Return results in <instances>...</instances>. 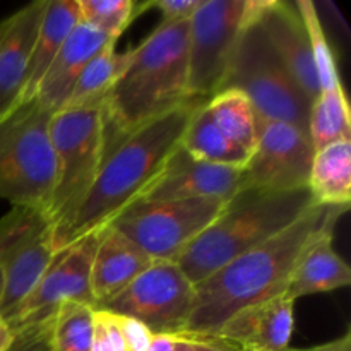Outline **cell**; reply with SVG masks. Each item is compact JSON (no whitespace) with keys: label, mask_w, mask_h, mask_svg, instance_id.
I'll return each mask as SVG.
<instances>
[{"label":"cell","mask_w":351,"mask_h":351,"mask_svg":"<svg viewBox=\"0 0 351 351\" xmlns=\"http://www.w3.org/2000/svg\"><path fill=\"white\" fill-rule=\"evenodd\" d=\"M206 108L226 139L250 158L261 129L259 117L250 99L237 89H223L206 101Z\"/></svg>","instance_id":"24"},{"label":"cell","mask_w":351,"mask_h":351,"mask_svg":"<svg viewBox=\"0 0 351 351\" xmlns=\"http://www.w3.org/2000/svg\"><path fill=\"white\" fill-rule=\"evenodd\" d=\"M136 243L110 225L103 226L91 266V295L95 308L119 295L153 264Z\"/></svg>","instance_id":"19"},{"label":"cell","mask_w":351,"mask_h":351,"mask_svg":"<svg viewBox=\"0 0 351 351\" xmlns=\"http://www.w3.org/2000/svg\"><path fill=\"white\" fill-rule=\"evenodd\" d=\"M50 321L17 331L16 339H14L9 351H48Z\"/></svg>","instance_id":"32"},{"label":"cell","mask_w":351,"mask_h":351,"mask_svg":"<svg viewBox=\"0 0 351 351\" xmlns=\"http://www.w3.org/2000/svg\"><path fill=\"white\" fill-rule=\"evenodd\" d=\"M307 187L315 204L351 206V141L329 144L314 153Z\"/></svg>","instance_id":"22"},{"label":"cell","mask_w":351,"mask_h":351,"mask_svg":"<svg viewBox=\"0 0 351 351\" xmlns=\"http://www.w3.org/2000/svg\"><path fill=\"white\" fill-rule=\"evenodd\" d=\"M99 237L101 228L79 237L55 254L40 283L9 321L14 332L50 321L58 305L65 302H82L95 307L91 266Z\"/></svg>","instance_id":"12"},{"label":"cell","mask_w":351,"mask_h":351,"mask_svg":"<svg viewBox=\"0 0 351 351\" xmlns=\"http://www.w3.org/2000/svg\"><path fill=\"white\" fill-rule=\"evenodd\" d=\"M240 187L242 168L195 160L184 147L178 146L139 201H180L199 197L228 201Z\"/></svg>","instance_id":"15"},{"label":"cell","mask_w":351,"mask_h":351,"mask_svg":"<svg viewBox=\"0 0 351 351\" xmlns=\"http://www.w3.org/2000/svg\"><path fill=\"white\" fill-rule=\"evenodd\" d=\"M308 137L315 151L329 144L351 141V112L345 88L319 93L311 106Z\"/></svg>","instance_id":"26"},{"label":"cell","mask_w":351,"mask_h":351,"mask_svg":"<svg viewBox=\"0 0 351 351\" xmlns=\"http://www.w3.org/2000/svg\"><path fill=\"white\" fill-rule=\"evenodd\" d=\"M180 146L195 160L223 167L243 168L249 161V154L230 143L225 134L218 129L213 117L206 108V101L195 108L182 136Z\"/></svg>","instance_id":"23"},{"label":"cell","mask_w":351,"mask_h":351,"mask_svg":"<svg viewBox=\"0 0 351 351\" xmlns=\"http://www.w3.org/2000/svg\"><path fill=\"white\" fill-rule=\"evenodd\" d=\"M332 240L335 235L322 237L300 257L287 288L290 300L297 302L308 295L329 293L351 283L348 263L336 252Z\"/></svg>","instance_id":"20"},{"label":"cell","mask_w":351,"mask_h":351,"mask_svg":"<svg viewBox=\"0 0 351 351\" xmlns=\"http://www.w3.org/2000/svg\"><path fill=\"white\" fill-rule=\"evenodd\" d=\"M223 89L243 93L261 123L288 122L308 132L312 103L274 55L259 21L243 27L219 91Z\"/></svg>","instance_id":"7"},{"label":"cell","mask_w":351,"mask_h":351,"mask_svg":"<svg viewBox=\"0 0 351 351\" xmlns=\"http://www.w3.org/2000/svg\"><path fill=\"white\" fill-rule=\"evenodd\" d=\"M53 249V225L47 211L27 206H12L0 218V269L3 295L0 317H14L47 273Z\"/></svg>","instance_id":"10"},{"label":"cell","mask_w":351,"mask_h":351,"mask_svg":"<svg viewBox=\"0 0 351 351\" xmlns=\"http://www.w3.org/2000/svg\"><path fill=\"white\" fill-rule=\"evenodd\" d=\"M2 295H3V273L0 269V302H2Z\"/></svg>","instance_id":"39"},{"label":"cell","mask_w":351,"mask_h":351,"mask_svg":"<svg viewBox=\"0 0 351 351\" xmlns=\"http://www.w3.org/2000/svg\"><path fill=\"white\" fill-rule=\"evenodd\" d=\"M95 307L82 302L58 305L50 321L48 351H91Z\"/></svg>","instance_id":"27"},{"label":"cell","mask_w":351,"mask_h":351,"mask_svg":"<svg viewBox=\"0 0 351 351\" xmlns=\"http://www.w3.org/2000/svg\"><path fill=\"white\" fill-rule=\"evenodd\" d=\"M191 98L117 141L72 218L53 232L55 252L108 225L119 213L139 201L180 146L182 136L201 103Z\"/></svg>","instance_id":"2"},{"label":"cell","mask_w":351,"mask_h":351,"mask_svg":"<svg viewBox=\"0 0 351 351\" xmlns=\"http://www.w3.org/2000/svg\"><path fill=\"white\" fill-rule=\"evenodd\" d=\"M295 5H297L298 12H300L302 21H304L305 24V29H307L308 40H311L315 72H317L319 93L343 89L336 55L335 51H332L331 45H329L328 41V36H326L324 33V27H322V21L321 17H319L317 7H315V3L311 2V0H297Z\"/></svg>","instance_id":"28"},{"label":"cell","mask_w":351,"mask_h":351,"mask_svg":"<svg viewBox=\"0 0 351 351\" xmlns=\"http://www.w3.org/2000/svg\"><path fill=\"white\" fill-rule=\"evenodd\" d=\"M177 351H194V350H192L191 343H189L187 339L177 336Z\"/></svg>","instance_id":"38"},{"label":"cell","mask_w":351,"mask_h":351,"mask_svg":"<svg viewBox=\"0 0 351 351\" xmlns=\"http://www.w3.org/2000/svg\"><path fill=\"white\" fill-rule=\"evenodd\" d=\"M147 351H177V336L153 335Z\"/></svg>","instance_id":"36"},{"label":"cell","mask_w":351,"mask_h":351,"mask_svg":"<svg viewBox=\"0 0 351 351\" xmlns=\"http://www.w3.org/2000/svg\"><path fill=\"white\" fill-rule=\"evenodd\" d=\"M14 339H16V332L12 331L5 319L0 317V351H9Z\"/></svg>","instance_id":"37"},{"label":"cell","mask_w":351,"mask_h":351,"mask_svg":"<svg viewBox=\"0 0 351 351\" xmlns=\"http://www.w3.org/2000/svg\"><path fill=\"white\" fill-rule=\"evenodd\" d=\"M91 351H127L119 315L108 311H95Z\"/></svg>","instance_id":"30"},{"label":"cell","mask_w":351,"mask_h":351,"mask_svg":"<svg viewBox=\"0 0 351 351\" xmlns=\"http://www.w3.org/2000/svg\"><path fill=\"white\" fill-rule=\"evenodd\" d=\"M259 26L274 55L280 58L297 88L308 101L314 103L319 96L314 53L295 2L269 0V5L259 19Z\"/></svg>","instance_id":"17"},{"label":"cell","mask_w":351,"mask_h":351,"mask_svg":"<svg viewBox=\"0 0 351 351\" xmlns=\"http://www.w3.org/2000/svg\"><path fill=\"white\" fill-rule=\"evenodd\" d=\"M48 0H36L0 23V120L23 103L31 53Z\"/></svg>","instance_id":"16"},{"label":"cell","mask_w":351,"mask_h":351,"mask_svg":"<svg viewBox=\"0 0 351 351\" xmlns=\"http://www.w3.org/2000/svg\"><path fill=\"white\" fill-rule=\"evenodd\" d=\"M115 43L117 41L96 31L95 27L79 23L62 45L60 51L38 84L36 95H34L38 103L50 110L51 113L58 112L67 101L79 74L84 71L86 65L99 51Z\"/></svg>","instance_id":"18"},{"label":"cell","mask_w":351,"mask_h":351,"mask_svg":"<svg viewBox=\"0 0 351 351\" xmlns=\"http://www.w3.org/2000/svg\"><path fill=\"white\" fill-rule=\"evenodd\" d=\"M79 23H81V14H79L77 0H48L31 53L23 103L34 98L45 72Z\"/></svg>","instance_id":"21"},{"label":"cell","mask_w":351,"mask_h":351,"mask_svg":"<svg viewBox=\"0 0 351 351\" xmlns=\"http://www.w3.org/2000/svg\"><path fill=\"white\" fill-rule=\"evenodd\" d=\"M189 21L161 23L132 48L125 71L103 101L106 151L144 123L191 99Z\"/></svg>","instance_id":"3"},{"label":"cell","mask_w":351,"mask_h":351,"mask_svg":"<svg viewBox=\"0 0 351 351\" xmlns=\"http://www.w3.org/2000/svg\"><path fill=\"white\" fill-rule=\"evenodd\" d=\"M295 302L287 293L247 305L208 336L235 351H285L293 335Z\"/></svg>","instance_id":"14"},{"label":"cell","mask_w":351,"mask_h":351,"mask_svg":"<svg viewBox=\"0 0 351 351\" xmlns=\"http://www.w3.org/2000/svg\"><path fill=\"white\" fill-rule=\"evenodd\" d=\"M226 201L199 197L180 201H139L108 223L136 243L151 261H175L211 225Z\"/></svg>","instance_id":"9"},{"label":"cell","mask_w":351,"mask_h":351,"mask_svg":"<svg viewBox=\"0 0 351 351\" xmlns=\"http://www.w3.org/2000/svg\"><path fill=\"white\" fill-rule=\"evenodd\" d=\"M202 0H149L147 9L160 10L161 23H185L194 16Z\"/></svg>","instance_id":"31"},{"label":"cell","mask_w":351,"mask_h":351,"mask_svg":"<svg viewBox=\"0 0 351 351\" xmlns=\"http://www.w3.org/2000/svg\"><path fill=\"white\" fill-rule=\"evenodd\" d=\"M285 351H351V331L348 329L339 338L321 343V345L308 346V348H287Z\"/></svg>","instance_id":"34"},{"label":"cell","mask_w":351,"mask_h":351,"mask_svg":"<svg viewBox=\"0 0 351 351\" xmlns=\"http://www.w3.org/2000/svg\"><path fill=\"white\" fill-rule=\"evenodd\" d=\"M50 143L55 177L47 215L57 232L72 218L105 160L103 103L55 112L50 120Z\"/></svg>","instance_id":"5"},{"label":"cell","mask_w":351,"mask_h":351,"mask_svg":"<svg viewBox=\"0 0 351 351\" xmlns=\"http://www.w3.org/2000/svg\"><path fill=\"white\" fill-rule=\"evenodd\" d=\"M81 23L95 27L113 41L122 36L123 31L137 16L147 9V2L134 0H77Z\"/></svg>","instance_id":"29"},{"label":"cell","mask_w":351,"mask_h":351,"mask_svg":"<svg viewBox=\"0 0 351 351\" xmlns=\"http://www.w3.org/2000/svg\"><path fill=\"white\" fill-rule=\"evenodd\" d=\"M119 321L123 339H125L127 351H147L151 338H153V332L144 324L134 321V319L119 315Z\"/></svg>","instance_id":"33"},{"label":"cell","mask_w":351,"mask_h":351,"mask_svg":"<svg viewBox=\"0 0 351 351\" xmlns=\"http://www.w3.org/2000/svg\"><path fill=\"white\" fill-rule=\"evenodd\" d=\"M51 115L33 98L0 120V201L48 209L55 177Z\"/></svg>","instance_id":"6"},{"label":"cell","mask_w":351,"mask_h":351,"mask_svg":"<svg viewBox=\"0 0 351 351\" xmlns=\"http://www.w3.org/2000/svg\"><path fill=\"white\" fill-rule=\"evenodd\" d=\"M314 153L307 130L288 122L261 123L256 149L242 168V187L271 191L307 187Z\"/></svg>","instance_id":"13"},{"label":"cell","mask_w":351,"mask_h":351,"mask_svg":"<svg viewBox=\"0 0 351 351\" xmlns=\"http://www.w3.org/2000/svg\"><path fill=\"white\" fill-rule=\"evenodd\" d=\"M180 338L187 339L191 343L192 350L194 351H235L223 343L216 341V339L208 338V336H197V335H182Z\"/></svg>","instance_id":"35"},{"label":"cell","mask_w":351,"mask_h":351,"mask_svg":"<svg viewBox=\"0 0 351 351\" xmlns=\"http://www.w3.org/2000/svg\"><path fill=\"white\" fill-rule=\"evenodd\" d=\"M130 51L119 53L115 45L99 51L79 74L67 101L62 108H77L89 103H103L130 60ZM60 108V110H62Z\"/></svg>","instance_id":"25"},{"label":"cell","mask_w":351,"mask_h":351,"mask_svg":"<svg viewBox=\"0 0 351 351\" xmlns=\"http://www.w3.org/2000/svg\"><path fill=\"white\" fill-rule=\"evenodd\" d=\"M314 204L308 187H240L175 263L192 283H201L233 259L276 237Z\"/></svg>","instance_id":"4"},{"label":"cell","mask_w":351,"mask_h":351,"mask_svg":"<svg viewBox=\"0 0 351 351\" xmlns=\"http://www.w3.org/2000/svg\"><path fill=\"white\" fill-rule=\"evenodd\" d=\"M195 304V285L177 263L156 261L119 295L95 311L134 319L153 335L180 336Z\"/></svg>","instance_id":"11"},{"label":"cell","mask_w":351,"mask_h":351,"mask_svg":"<svg viewBox=\"0 0 351 351\" xmlns=\"http://www.w3.org/2000/svg\"><path fill=\"white\" fill-rule=\"evenodd\" d=\"M269 0H202L189 19L191 98L209 99L221 89L243 27L261 19Z\"/></svg>","instance_id":"8"},{"label":"cell","mask_w":351,"mask_h":351,"mask_svg":"<svg viewBox=\"0 0 351 351\" xmlns=\"http://www.w3.org/2000/svg\"><path fill=\"white\" fill-rule=\"evenodd\" d=\"M348 209L314 204L276 237L195 285L194 311L182 335H211L240 308L287 293L300 257L319 239L335 235Z\"/></svg>","instance_id":"1"}]
</instances>
